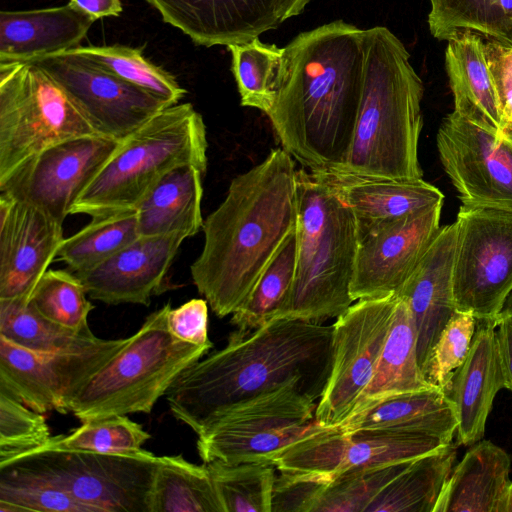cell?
I'll return each instance as SVG.
<instances>
[{"mask_svg": "<svg viewBox=\"0 0 512 512\" xmlns=\"http://www.w3.org/2000/svg\"><path fill=\"white\" fill-rule=\"evenodd\" d=\"M51 437L42 413L0 389V464L44 446Z\"/></svg>", "mask_w": 512, "mask_h": 512, "instance_id": "obj_44", "label": "cell"}, {"mask_svg": "<svg viewBox=\"0 0 512 512\" xmlns=\"http://www.w3.org/2000/svg\"><path fill=\"white\" fill-rule=\"evenodd\" d=\"M497 512H512V482L500 500Z\"/></svg>", "mask_w": 512, "mask_h": 512, "instance_id": "obj_52", "label": "cell"}, {"mask_svg": "<svg viewBox=\"0 0 512 512\" xmlns=\"http://www.w3.org/2000/svg\"><path fill=\"white\" fill-rule=\"evenodd\" d=\"M397 295L361 299L332 324V361L315 410L324 428L343 423L369 385L389 331Z\"/></svg>", "mask_w": 512, "mask_h": 512, "instance_id": "obj_13", "label": "cell"}, {"mask_svg": "<svg viewBox=\"0 0 512 512\" xmlns=\"http://www.w3.org/2000/svg\"><path fill=\"white\" fill-rule=\"evenodd\" d=\"M81 280L68 269H48L36 284L30 303L45 318L61 326L90 332L93 304Z\"/></svg>", "mask_w": 512, "mask_h": 512, "instance_id": "obj_41", "label": "cell"}, {"mask_svg": "<svg viewBox=\"0 0 512 512\" xmlns=\"http://www.w3.org/2000/svg\"><path fill=\"white\" fill-rule=\"evenodd\" d=\"M63 240V224L0 193V299L29 300Z\"/></svg>", "mask_w": 512, "mask_h": 512, "instance_id": "obj_19", "label": "cell"}, {"mask_svg": "<svg viewBox=\"0 0 512 512\" xmlns=\"http://www.w3.org/2000/svg\"><path fill=\"white\" fill-rule=\"evenodd\" d=\"M0 337L40 352L76 349L99 339L92 331H76L50 321L25 298L0 299Z\"/></svg>", "mask_w": 512, "mask_h": 512, "instance_id": "obj_34", "label": "cell"}, {"mask_svg": "<svg viewBox=\"0 0 512 512\" xmlns=\"http://www.w3.org/2000/svg\"><path fill=\"white\" fill-rule=\"evenodd\" d=\"M498 4L512 28V0H498Z\"/></svg>", "mask_w": 512, "mask_h": 512, "instance_id": "obj_53", "label": "cell"}, {"mask_svg": "<svg viewBox=\"0 0 512 512\" xmlns=\"http://www.w3.org/2000/svg\"><path fill=\"white\" fill-rule=\"evenodd\" d=\"M280 0H148L164 22L205 47L248 42L276 29Z\"/></svg>", "mask_w": 512, "mask_h": 512, "instance_id": "obj_21", "label": "cell"}, {"mask_svg": "<svg viewBox=\"0 0 512 512\" xmlns=\"http://www.w3.org/2000/svg\"><path fill=\"white\" fill-rule=\"evenodd\" d=\"M443 202L390 220L359 222L350 286L354 301L396 295L413 273L441 226Z\"/></svg>", "mask_w": 512, "mask_h": 512, "instance_id": "obj_18", "label": "cell"}, {"mask_svg": "<svg viewBox=\"0 0 512 512\" xmlns=\"http://www.w3.org/2000/svg\"><path fill=\"white\" fill-rule=\"evenodd\" d=\"M499 315L508 317L512 320V292L506 299L504 306Z\"/></svg>", "mask_w": 512, "mask_h": 512, "instance_id": "obj_54", "label": "cell"}, {"mask_svg": "<svg viewBox=\"0 0 512 512\" xmlns=\"http://www.w3.org/2000/svg\"><path fill=\"white\" fill-rule=\"evenodd\" d=\"M88 512L37 468L15 460L0 465V512Z\"/></svg>", "mask_w": 512, "mask_h": 512, "instance_id": "obj_35", "label": "cell"}, {"mask_svg": "<svg viewBox=\"0 0 512 512\" xmlns=\"http://www.w3.org/2000/svg\"><path fill=\"white\" fill-rule=\"evenodd\" d=\"M150 512H225L207 465L181 455L160 456Z\"/></svg>", "mask_w": 512, "mask_h": 512, "instance_id": "obj_32", "label": "cell"}, {"mask_svg": "<svg viewBox=\"0 0 512 512\" xmlns=\"http://www.w3.org/2000/svg\"><path fill=\"white\" fill-rule=\"evenodd\" d=\"M456 456L457 448L451 442L411 460L365 512H434Z\"/></svg>", "mask_w": 512, "mask_h": 512, "instance_id": "obj_31", "label": "cell"}, {"mask_svg": "<svg viewBox=\"0 0 512 512\" xmlns=\"http://www.w3.org/2000/svg\"><path fill=\"white\" fill-rule=\"evenodd\" d=\"M74 52L82 54L119 78L160 97L170 105L178 104L186 90L176 78L143 55V48L120 44L77 46Z\"/></svg>", "mask_w": 512, "mask_h": 512, "instance_id": "obj_40", "label": "cell"}, {"mask_svg": "<svg viewBox=\"0 0 512 512\" xmlns=\"http://www.w3.org/2000/svg\"><path fill=\"white\" fill-rule=\"evenodd\" d=\"M186 238L182 233L140 236L100 264L74 274L91 299L148 306L152 296L166 289L168 271Z\"/></svg>", "mask_w": 512, "mask_h": 512, "instance_id": "obj_20", "label": "cell"}, {"mask_svg": "<svg viewBox=\"0 0 512 512\" xmlns=\"http://www.w3.org/2000/svg\"><path fill=\"white\" fill-rule=\"evenodd\" d=\"M100 135L41 67L31 61L0 62V179L53 145Z\"/></svg>", "mask_w": 512, "mask_h": 512, "instance_id": "obj_8", "label": "cell"}, {"mask_svg": "<svg viewBox=\"0 0 512 512\" xmlns=\"http://www.w3.org/2000/svg\"><path fill=\"white\" fill-rule=\"evenodd\" d=\"M95 20L69 3L64 6L0 12V62L27 61L69 51Z\"/></svg>", "mask_w": 512, "mask_h": 512, "instance_id": "obj_24", "label": "cell"}, {"mask_svg": "<svg viewBox=\"0 0 512 512\" xmlns=\"http://www.w3.org/2000/svg\"><path fill=\"white\" fill-rule=\"evenodd\" d=\"M69 4L90 15L94 20L118 17L123 11L121 0H69Z\"/></svg>", "mask_w": 512, "mask_h": 512, "instance_id": "obj_50", "label": "cell"}, {"mask_svg": "<svg viewBox=\"0 0 512 512\" xmlns=\"http://www.w3.org/2000/svg\"><path fill=\"white\" fill-rule=\"evenodd\" d=\"M445 65L453 94V112L494 135H501V113L481 36L466 32L450 38Z\"/></svg>", "mask_w": 512, "mask_h": 512, "instance_id": "obj_27", "label": "cell"}, {"mask_svg": "<svg viewBox=\"0 0 512 512\" xmlns=\"http://www.w3.org/2000/svg\"><path fill=\"white\" fill-rule=\"evenodd\" d=\"M170 303L151 313L126 345L77 393L70 412L81 422L150 413L180 374L212 344L195 345L168 328Z\"/></svg>", "mask_w": 512, "mask_h": 512, "instance_id": "obj_7", "label": "cell"}, {"mask_svg": "<svg viewBox=\"0 0 512 512\" xmlns=\"http://www.w3.org/2000/svg\"><path fill=\"white\" fill-rule=\"evenodd\" d=\"M511 459L490 441L476 442L453 467L434 512H497L512 480Z\"/></svg>", "mask_w": 512, "mask_h": 512, "instance_id": "obj_28", "label": "cell"}, {"mask_svg": "<svg viewBox=\"0 0 512 512\" xmlns=\"http://www.w3.org/2000/svg\"><path fill=\"white\" fill-rule=\"evenodd\" d=\"M225 512H272L277 469L268 462L205 463Z\"/></svg>", "mask_w": 512, "mask_h": 512, "instance_id": "obj_39", "label": "cell"}, {"mask_svg": "<svg viewBox=\"0 0 512 512\" xmlns=\"http://www.w3.org/2000/svg\"><path fill=\"white\" fill-rule=\"evenodd\" d=\"M207 148L202 115L191 103L171 105L121 141L70 214L92 218L136 209L175 167L190 163L206 172Z\"/></svg>", "mask_w": 512, "mask_h": 512, "instance_id": "obj_6", "label": "cell"}, {"mask_svg": "<svg viewBox=\"0 0 512 512\" xmlns=\"http://www.w3.org/2000/svg\"><path fill=\"white\" fill-rule=\"evenodd\" d=\"M297 259L296 227L283 241L258 280L248 301L232 314L236 332L257 329L274 317L285 302L295 276Z\"/></svg>", "mask_w": 512, "mask_h": 512, "instance_id": "obj_36", "label": "cell"}, {"mask_svg": "<svg viewBox=\"0 0 512 512\" xmlns=\"http://www.w3.org/2000/svg\"><path fill=\"white\" fill-rule=\"evenodd\" d=\"M208 302L191 299L168 312V328L178 339L195 344H212L208 337Z\"/></svg>", "mask_w": 512, "mask_h": 512, "instance_id": "obj_47", "label": "cell"}, {"mask_svg": "<svg viewBox=\"0 0 512 512\" xmlns=\"http://www.w3.org/2000/svg\"><path fill=\"white\" fill-rule=\"evenodd\" d=\"M138 237L136 209L92 217L81 230L64 238L56 259L73 273L85 271L105 261Z\"/></svg>", "mask_w": 512, "mask_h": 512, "instance_id": "obj_33", "label": "cell"}, {"mask_svg": "<svg viewBox=\"0 0 512 512\" xmlns=\"http://www.w3.org/2000/svg\"><path fill=\"white\" fill-rule=\"evenodd\" d=\"M309 2L310 0H280L279 18L281 23L301 14Z\"/></svg>", "mask_w": 512, "mask_h": 512, "instance_id": "obj_51", "label": "cell"}, {"mask_svg": "<svg viewBox=\"0 0 512 512\" xmlns=\"http://www.w3.org/2000/svg\"><path fill=\"white\" fill-rule=\"evenodd\" d=\"M231 53V70L245 107L261 110L266 115L276 98V80L283 47L267 44L259 37L227 46Z\"/></svg>", "mask_w": 512, "mask_h": 512, "instance_id": "obj_37", "label": "cell"}, {"mask_svg": "<svg viewBox=\"0 0 512 512\" xmlns=\"http://www.w3.org/2000/svg\"><path fill=\"white\" fill-rule=\"evenodd\" d=\"M488 69L495 88L503 130L512 132V45L484 42Z\"/></svg>", "mask_w": 512, "mask_h": 512, "instance_id": "obj_46", "label": "cell"}, {"mask_svg": "<svg viewBox=\"0 0 512 512\" xmlns=\"http://www.w3.org/2000/svg\"><path fill=\"white\" fill-rule=\"evenodd\" d=\"M436 143L462 205L512 213V132L497 136L452 112Z\"/></svg>", "mask_w": 512, "mask_h": 512, "instance_id": "obj_17", "label": "cell"}, {"mask_svg": "<svg viewBox=\"0 0 512 512\" xmlns=\"http://www.w3.org/2000/svg\"><path fill=\"white\" fill-rule=\"evenodd\" d=\"M503 388H506V378L495 320H477L469 353L447 391L458 420L459 444L473 445L483 438L494 398Z\"/></svg>", "mask_w": 512, "mask_h": 512, "instance_id": "obj_23", "label": "cell"}, {"mask_svg": "<svg viewBox=\"0 0 512 512\" xmlns=\"http://www.w3.org/2000/svg\"><path fill=\"white\" fill-rule=\"evenodd\" d=\"M15 460L48 475L88 512H150L160 456L144 449L104 453L41 448L0 465Z\"/></svg>", "mask_w": 512, "mask_h": 512, "instance_id": "obj_10", "label": "cell"}, {"mask_svg": "<svg viewBox=\"0 0 512 512\" xmlns=\"http://www.w3.org/2000/svg\"><path fill=\"white\" fill-rule=\"evenodd\" d=\"M448 444L430 435L346 431L316 423L271 463L281 473L327 483L354 471L410 461Z\"/></svg>", "mask_w": 512, "mask_h": 512, "instance_id": "obj_12", "label": "cell"}, {"mask_svg": "<svg viewBox=\"0 0 512 512\" xmlns=\"http://www.w3.org/2000/svg\"><path fill=\"white\" fill-rule=\"evenodd\" d=\"M477 319L456 312L440 333L423 369L426 380L442 391H448L453 377L465 361L476 330Z\"/></svg>", "mask_w": 512, "mask_h": 512, "instance_id": "obj_45", "label": "cell"}, {"mask_svg": "<svg viewBox=\"0 0 512 512\" xmlns=\"http://www.w3.org/2000/svg\"><path fill=\"white\" fill-rule=\"evenodd\" d=\"M454 223L456 310L494 321L512 292V213L461 205Z\"/></svg>", "mask_w": 512, "mask_h": 512, "instance_id": "obj_11", "label": "cell"}, {"mask_svg": "<svg viewBox=\"0 0 512 512\" xmlns=\"http://www.w3.org/2000/svg\"><path fill=\"white\" fill-rule=\"evenodd\" d=\"M45 70L103 136L122 141L169 103L73 50L31 60Z\"/></svg>", "mask_w": 512, "mask_h": 512, "instance_id": "obj_15", "label": "cell"}, {"mask_svg": "<svg viewBox=\"0 0 512 512\" xmlns=\"http://www.w3.org/2000/svg\"><path fill=\"white\" fill-rule=\"evenodd\" d=\"M495 329L506 388L512 391V320L498 315L495 319Z\"/></svg>", "mask_w": 512, "mask_h": 512, "instance_id": "obj_49", "label": "cell"}, {"mask_svg": "<svg viewBox=\"0 0 512 512\" xmlns=\"http://www.w3.org/2000/svg\"><path fill=\"white\" fill-rule=\"evenodd\" d=\"M363 75L353 138L343 163L351 174L422 178L418 144L424 86L401 40L387 27L364 29Z\"/></svg>", "mask_w": 512, "mask_h": 512, "instance_id": "obj_4", "label": "cell"}, {"mask_svg": "<svg viewBox=\"0 0 512 512\" xmlns=\"http://www.w3.org/2000/svg\"><path fill=\"white\" fill-rule=\"evenodd\" d=\"M410 461L354 471L321 483L310 512H365L373 499Z\"/></svg>", "mask_w": 512, "mask_h": 512, "instance_id": "obj_42", "label": "cell"}, {"mask_svg": "<svg viewBox=\"0 0 512 512\" xmlns=\"http://www.w3.org/2000/svg\"><path fill=\"white\" fill-rule=\"evenodd\" d=\"M150 438L140 424L127 415H118L82 422L70 434L51 437L44 446L36 449L125 453L142 449Z\"/></svg>", "mask_w": 512, "mask_h": 512, "instance_id": "obj_43", "label": "cell"}, {"mask_svg": "<svg viewBox=\"0 0 512 512\" xmlns=\"http://www.w3.org/2000/svg\"><path fill=\"white\" fill-rule=\"evenodd\" d=\"M332 325L273 318L201 358L165 397L173 416L198 434L219 411L287 383L319 400L332 361Z\"/></svg>", "mask_w": 512, "mask_h": 512, "instance_id": "obj_3", "label": "cell"}, {"mask_svg": "<svg viewBox=\"0 0 512 512\" xmlns=\"http://www.w3.org/2000/svg\"><path fill=\"white\" fill-rule=\"evenodd\" d=\"M120 144L100 135L53 145L0 179V193L36 206L63 224L78 197Z\"/></svg>", "mask_w": 512, "mask_h": 512, "instance_id": "obj_16", "label": "cell"}, {"mask_svg": "<svg viewBox=\"0 0 512 512\" xmlns=\"http://www.w3.org/2000/svg\"><path fill=\"white\" fill-rule=\"evenodd\" d=\"M364 30L335 20L301 32L285 47L267 114L282 148L303 168L339 167L360 104Z\"/></svg>", "mask_w": 512, "mask_h": 512, "instance_id": "obj_1", "label": "cell"}, {"mask_svg": "<svg viewBox=\"0 0 512 512\" xmlns=\"http://www.w3.org/2000/svg\"><path fill=\"white\" fill-rule=\"evenodd\" d=\"M128 339L99 338L76 349L40 352L0 337V389L39 413L67 414L77 393Z\"/></svg>", "mask_w": 512, "mask_h": 512, "instance_id": "obj_14", "label": "cell"}, {"mask_svg": "<svg viewBox=\"0 0 512 512\" xmlns=\"http://www.w3.org/2000/svg\"><path fill=\"white\" fill-rule=\"evenodd\" d=\"M206 172L183 164L168 172L137 206L140 236L182 233L192 237L203 227L201 203Z\"/></svg>", "mask_w": 512, "mask_h": 512, "instance_id": "obj_29", "label": "cell"}, {"mask_svg": "<svg viewBox=\"0 0 512 512\" xmlns=\"http://www.w3.org/2000/svg\"><path fill=\"white\" fill-rule=\"evenodd\" d=\"M320 485V482L279 472L273 489L272 512H310Z\"/></svg>", "mask_w": 512, "mask_h": 512, "instance_id": "obj_48", "label": "cell"}, {"mask_svg": "<svg viewBox=\"0 0 512 512\" xmlns=\"http://www.w3.org/2000/svg\"><path fill=\"white\" fill-rule=\"evenodd\" d=\"M428 25L439 40L471 32L512 45V28L498 0H430Z\"/></svg>", "mask_w": 512, "mask_h": 512, "instance_id": "obj_38", "label": "cell"}, {"mask_svg": "<svg viewBox=\"0 0 512 512\" xmlns=\"http://www.w3.org/2000/svg\"><path fill=\"white\" fill-rule=\"evenodd\" d=\"M458 420L447 393L437 387L388 397L349 416L338 425L346 431L421 434L451 443Z\"/></svg>", "mask_w": 512, "mask_h": 512, "instance_id": "obj_26", "label": "cell"}, {"mask_svg": "<svg viewBox=\"0 0 512 512\" xmlns=\"http://www.w3.org/2000/svg\"><path fill=\"white\" fill-rule=\"evenodd\" d=\"M297 259L290 292L273 318L322 323L352 304L358 221L319 171H296ZM272 318V319H273Z\"/></svg>", "mask_w": 512, "mask_h": 512, "instance_id": "obj_5", "label": "cell"}, {"mask_svg": "<svg viewBox=\"0 0 512 512\" xmlns=\"http://www.w3.org/2000/svg\"><path fill=\"white\" fill-rule=\"evenodd\" d=\"M317 400L287 383L235 403L210 418L197 434L203 463L268 462L311 430Z\"/></svg>", "mask_w": 512, "mask_h": 512, "instance_id": "obj_9", "label": "cell"}, {"mask_svg": "<svg viewBox=\"0 0 512 512\" xmlns=\"http://www.w3.org/2000/svg\"><path fill=\"white\" fill-rule=\"evenodd\" d=\"M323 174L359 222L404 217L444 201V194L422 178L370 177L335 169Z\"/></svg>", "mask_w": 512, "mask_h": 512, "instance_id": "obj_25", "label": "cell"}, {"mask_svg": "<svg viewBox=\"0 0 512 512\" xmlns=\"http://www.w3.org/2000/svg\"><path fill=\"white\" fill-rule=\"evenodd\" d=\"M430 387L432 385L426 380L419 365L417 335L410 310L398 296L372 380L349 416L388 397Z\"/></svg>", "mask_w": 512, "mask_h": 512, "instance_id": "obj_30", "label": "cell"}, {"mask_svg": "<svg viewBox=\"0 0 512 512\" xmlns=\"http://www.w3.org/2000/svg\"><path fill=\"white\" fill-rule=\"evenodd\" d=\"M296 169L273 149L236 176L224 200L203 223L204 245L190 267L194 285L216 316L239 310L297 224Z\"/></svg>", "mask_w": 512, "mask_h": 512, "instance_id": "obj_2", "label": "cell"}, {"mask_svg": "<svg viewBox=\"0 0 512 512\" xmlns=\"http://www.w3.org/2000/svg\"><path fill=\"white\" fill-rule=\"evenodd\" d=\"M455 241V223L441 226L438 236L396 294L410 310L422 372L440 333L457 312L453 294Z\"/></svg>", "mask_w": 512, "mask_h": 512, "instance_id": "obj_22", "label": "cell"}]
</instances>
